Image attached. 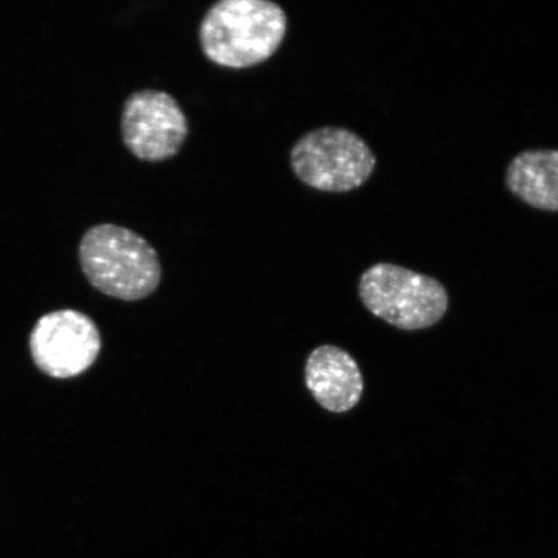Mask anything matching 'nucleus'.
Listing matches in <instances>:
<instances>
[{
	"instance_id": "nucleus-1",
	"label": "nucleus",
	"mask_w": 558,
	"mask_h": 558,
	"mask_svg": "<svg viewBox=\"0 0 558 558\" xmlns=\"http://www.w3.org/2000/svg\"><path fill=\"white\" fill-rule=\"evenodd\" d=\"M288 26L282 7L269 0H221L201 21V50L221 68H254L281 48Z\"/></svg>"
},
{
	"instance_id": "nucleus-2",
	"label": "nucleus",
	"mask_w": 558,
	"mask_h": 558,
	"mask_svg": "<svg viewBox=\"0 0 558 558\" xmlns=\"http://www.w3.org/2000/svg\"><path fill=\"white\" fill-rule=\"evenodd\" d=\"M80 263L90 286L102 294L136 302L158 289L162 264L143 235L125 227L89 228L80 243Z\"/></svg>"
},
{
	"instance_id": "nucleus-3",
	"label": "nucleus",
	"mask_w": 558,
	"mask_h": 558,
	"mask_svg": "<svg viewBox=\"0 0 558 558\" xmlns=\"http://www.w3.org/2000/svg\"><path fill=\"white\" fill-rule=\"evenodd\" d=\"M360 296L374 316L409 331L436 325L449 306L448 291L436 278L390 263L362 275Z\"/></svg>"
},
{
	"instance_id": "nucleus-4",
	"label": "nucleus",
	"mask_w": 558,
	"mask_h": 558,
	"mask_svg": "<svg viewBox=\"0 0 558 558\" xmlns=\"http://www.w3.org/2000/svg\"><path fill=\"white\" fill-rule=\"evenodd\" d=\"M290 163L295 177L312 190L349 193L373 177L376 157L355 132L327 125L298 140Z\"/></svg>"
},
{
	"instance_id": "nucleus-5",
	"label": "nucleus",
	"mask_w": 558,
	"mask_h": 558,
	"mask_svg": "<svg viewBox=\"0 0 558 558\" xmlns=\"http://www.w3.org/2000/svg\"><path fill=\"white\" fill-rule=\"evenodd\" d=\"M121 132L132 156L157 163L179 155L190 124L183 108L169 93L140 89L124 101Z\"/></svg>"
},
{
	"instance_id": "nucleus-6",
	"label": "nucleus",
	"mask_w": 558,
	"mask_h": 558,
	"mask_svg": "<svg viewBox=\"0 0 558 558\" xmlns=\"http://www.w3.org/2000/svg\"><path fill=\"white\" fill-rule=\"evenodd\" d=\"M29 345L34 364L41 373L54 379H70L95 364L101 351V337L87 314L60 310L37 320Z\"/></svg>"
},
{
	"instance_id": "nucleus-7",
	"label": "nucleus",
	"mask_w": 558,
	"mask_h": 558,
	"mask_svg": "<svg viewBox=\"0 0 558 558\" xmlns=\"http://www.w3.org/2000/svg\"><path fill=\"white\" fill-rule=\"evenodd\" d=\"M305 383L314 399L331 413L352 410L364 392L357 362L338 347L314 349L305 366Z\"/></svg>"
},
{
	"instance_id": "nucleus-8",
	"label": "nucleus",
	"mask_w": 558,
	"mask_h": 558,
	"mask_svg": "<svg viewBox=\"0 0 558 558\" xmlns=\"http://www.w3.org/2000/svg\"><path fill=\"white\" fill-rule=\"evenodd\" d=\"M506 185L523 204L558 213V150L520 153L507 167Z\"/></svg>"
}]
</instances>
